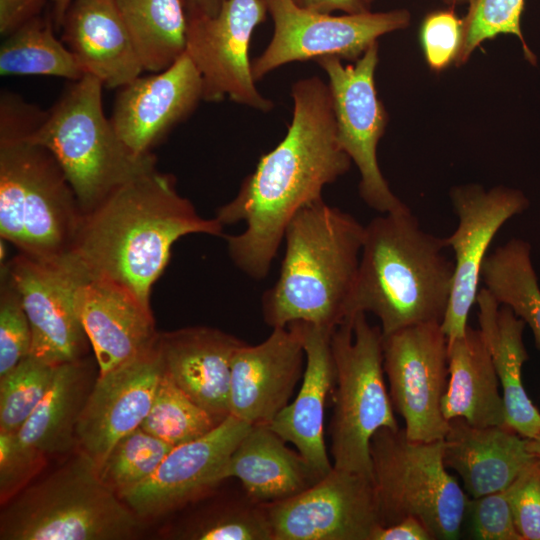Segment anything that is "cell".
<instances>
[{
    "label": "cell",
    "instance_id": "44",
    "mask_svg": "<svg viewBox=\"0 0 540 540\" xmlns=\"http://www.w3.org/2000/svg\"><path fill=\"white\" fill-rule=\"evenodd\" d=\"M47 0H0V33L6 37L30 19L41 15Z\"/></svg>",
    "mask_w": 540,
    "mask_h": 540
},
{
    "label": "cell",
    "instance_id": "15",
    "mask_svg": "<svg viewBox=\"0 0 540 540\" xmlns=\"http://www.w3.org/2000/svg\"><path fill=\"white\" fill-rule=\"evenodd\" d=\"M268 12L264 0H226L214 17H189L186 53L198 69L203 100L228 97L261 112L274 104L255 86L249 45Z\"/></svg>",
    "mask_w": 540,
    "mask_h": 540
},
{
    "label": "cell",
    "instance_id": "4",
    "mask_svg": "<svg viewBox=\"0 0 540 540\" xmlns=\"http://www.w3.org/2000/svg\"><path fill=\"white\" fill-rule=\"evenodd\" d=\"M365 226L323 199L288 224L280 273L261 298L271 328L304 322L334 330L348 319Z\"/></svg>",
    "mask_w": 540,
    "mask_h": 540
},
{
    "label": "cell",
    "instance_id": "48",
    "mask_svg": "<svg viewBox=\"0 0 540 540\" xmlns=\"http://www.w3.org/2000/svg\"><path fill=\"white\" fill-rule=\"evenodd\" d=\"M53 3L54 23L56 27H61L64 16L72 0H51Z\"/></svg>",
    "mask_w": 540,
    "mask_h": 540
},
{
    "label": "cell",
    "instance_id": "32",
    "mask_svg": "<svg viewBox=\"0 0 540 540\" xmlns=\"http://www.w3.org/2000/svg\"><path fill=\"white\" fill-rule=\"evenodd\" d=\"M0 74L48 75L76 81L85 73L54 35L52 21L39 15L5 37L0 47Z\"/></svg>",
    "mask_w": 540,
    "mask_h": 540
},
{
    "label": "cell",
    "instance_id": "5",
    "mask_svg": "<svg viewBox=\"0 0 540 540\" xmlns=\"http://www.w3.org/2000/svg\"><path fill=\"white\" fill-rule=\"evenodd\" d=\"M66 89L28 141L47 148L86 214L122 185L156 170L153 153L132 152L102 106V82L84 74Z\"/></svg>",
    "mask_w": 540,
    "mask_h": 540
},
{
    "label": "cell",
    "instance_id": "19",
    "mask_svg": "<svg viewBox=\"0 0 540 540\" xmlns=\"http://www.w3.org/2000/svg\"><path fill=\"white\" fill-rule=\"evenodd\" d=\"M305 362L299 322L272 328L259 344L245 342L232 359L230 415L251 426L269 425L289 403Z\"/></svg>",
    "mask_w": 540,
    "mask_h": 540
},
{
    "label": "cell",
    "instance_id": "8",
    "mask_svg": "<svg viewBox=\"0 0 540 540\" xmlns=\"http://www.w3.org/2000/svg\"><path fill=\"white\" fill-rule=\"evenodd\" d=\"M335 384L329 424L333 467L373 478L370 442L381 428H400L387 391L383 334L357 313L331 335Z\"/></svg>",
    "mask_w": 540,
    "mask_h": 540
},
{
    "label": "cell",
    "instance_id": "38",
    "mask_svg": "<svg viewBox=\"0 0 540 540\" xmlns=\"http://www.w3.org/2000/svg\"><path fill=\"white\" fill-rule=\"evenodd\" d=\"M0 377L30 355L32 332L21 297L7 272L1 271Z\"/></svg>",
    "mask_w": 540,
    "mask_h": 540
},
{
    "label": "cell",
    "instance_id": "30",
    "mask_svg": "<svg viewBox=\"0 0 540 540\" xmlns=\"http://www.w3.org/2000/svg\"><path fill=\"white\" fill-rule=\"evenodd\" d=\"M144 70L173 65L187 47L185 0H114Z\"/></svg>",
    "mask_w": 540,
    "mask_h": 540
},
{
    "label": "cell",
    "instance_id": "21",
    "mask_svg": "<svg viewBox=\"0 0 540 540\" xmlns=\"http://www.w3.org/2000/svg\"><path fill=\"white\" fill-rule=\"evenodd\" d=\"M244 343L219 329L193 326L159 333L157 350L163 373L222 422L230 415L232 359Z\"/></svg>",
    "mask_w": 540,
    "mask_h": 540
},
{
    "label": "cell",
    "instance_id": "51",
    "mask_svg": "<svg viewBox=\"0 0 540 540\" xmlns=\"http://www.w3.org/2000/svg\"><path fill=\"white\" fill-rule=\"evenodd\" d=\"M373 1H374V0H365V2H366L369 6H371V3H372Z\"/></svg>",
    "mask_w": 540,
    "mask_h": 540
},
{
    "label": "cell",
    "instance_id": "1",
    "mask_svg": "<svg viewBox=\"0 0 540 540\" xmlns=\"http://www.w3.org/2000/svg\"><path fill=\"white\" fill-rule=\"evenodd\" d=\"M291 96L285 137L216 212L224 226L245 224L241 233L226 237L227 249L234 265L254 280L267 277L292 218L323 199L324 187L352 163L338 141L328 84L317 76L303 78L292 85Z\"/></svg>",
    "mask_w": 540,
    "mask_h": 540
},
{
    "label": "cell",
    "instance_id": "6",
    "mask_svg": "<svg viewBox=\"0 0 540 540\" xmlns=\"http://www.w3.org/2000/svg\"><path fill=\"white\" fill-rule=\"evenodd\" d=\"M2 505L1 540H127L141 528L81 451Z\"/></svg>",
    "mask_w": 540,
    "mask_h": 540
},
{
    "label": "cell",
    "instance_id": "22",
    "mask_svg": "<svg viewBox=\"0 0 540 540\" xmlns=\"http://www.w3.org/2000/svg\"><path fill=\"white\" fill-rule=\"evenodd\" d=\"M76 308L99 374L137 358L157 343L159 332L151 308L116 283L89 279L76 292Z\"/></svg>",
    "mask_w": 540,
    "mask_h": 540
},
{
    "label": "cell",
    "instance_id": "12",
    "mask_svg": "<svg viewBox=\"0 0 540 540\" xmlns=\"http://www.w3.org/2000/svg\"><path fill=\"white\" fill-rule=\"evenodd\" d=\"M378 43L354 64L335 57L316 62L328 77L338 141L360 173L359 194L380 214L406 207L390 189L377 160V146L388 116L375 86Z\"/></svg>",
    "mask_w": 540,
    "mask_h": 540
},
{
    "label": "cell",
    "instance_id": "2",
    "mask_svg": "<svg viewBox=\"0 0 540 540\" xmlns=\"http://www.w3.org/2000/svg\"><path fill=\"white\" fill-rule=\"evenodd\" d=\"M223 229L178 193L173 175L156 169L122 185L83 214L71 252L90 279L116 283L151 308V289L174 243L189 234L223 236Z\"/></svg>",
    "mask_w": 540,
    "mask_h": 540
},
{
    "label": "cell",
    "instance_id": "3",
    "mask_svg": "<svg viewBox=\"0 0 540 540\" xmlns=\"http://www.w3.org/2000/svg\"><path fill=\"white\" fill-rule=\"evenodd\" d=\"M446 248L445 238L423 230L408 206L373 218L365 226L348 318L372 313L384 336L441 323L454 276Z\"/></svg>",
    "mask_w": 540,
    "mask_h": 540
},
{
    "label": "cell",
    "instance_id": "33",
    "mask_svg": "<svg viewBox=\"0 0 540 540\" xmlns=\"http://www.w3.org/2000/svg\"><path fill=\"white\" fill-rule=\"evenodd\" d=\"M174 535L186 540H272L263 503L242 487L236 495L193 514Z\"/></svg>",
    "mask_w": 540,
    "mask_h": 540
},
{
    "label": "cell",
    "instance_id": "47",
    "mask_svg": "<svg viewBox=\"0 0 540 540\" xmlns=\"http://www.w3.org/2000/svg\"><path fill=\"white\" fill-rule=\"evenodd\" d=\"M226 0H185L188 16L214 17Z\"/></svg>",
    "mask_w": 540,
    "mask_h": 540
},
{
    "label": "cell",
    "instance_id": "34",
    "mask_svg": "<svg viewBox=\"0 0 540 540\" xmlns=\"http://www.w3.org/2000/svg\"><path fill=\"white\" fill-rule=\"evenodd\" d=\"M220 423L163 373L140 427L174 447L204 436Z\"/></svg>",
    "mask_w": 540,
    "mask_h": 540
},
{
    "label": "cell",
    "instance_id": "50",
    "mask_svg": "<svg viewBox=\"0 0 540 540\" xmlns=\"http://www.w3.org/2000/svg\"><path fill=\"white\" fill-rule=\"evenodd\" d=\"M444 3L448 4L450 7H455L457 5H462V4H468L470 5L471 3H473L475 0H442Z\"/></svg>",
    "mask_w": 540,
    "mask_h": 540
},
{
    "label": "cell",
    "instance_id": "7",
    "mask_svg": "<svg viewBox=\"0 0 540 540\" xmlns=\"http://www.w3.org/2000/svg\"><path fill=\"white\" fill-rule=\"evenodd\" d=\"M82 212L61 166L28 140L0 141V236L19 253L53 259L71 251Z\"/></svg>",
    "mask_w": 540,
    "mask_h": 540
},
{
    "label": "cell",
    "instance_id": "16",
    "mask_svg": "<svg viewBox=\"0 0 540 540\" xmlns=\"http://www.w3.org/2000/svg\"><path fill=\"white\" fill-rule=\"evenodd\" d=\"M450 199L458 218L454 232L445 237L454 252V276L449 304L441 327L448 343L464 335L467 320L479 292L482 264L499 229L529 207L525 194L497 186L488 190L478 184L456 186Z\"/></svg>",
    "mask_w": 540,
    "mask_h": 540
},
{
    "label": "cell",
    "instance_id": "18",
    "mask_svg": "<svg viewBox=\"0 0 540 540\" xmlns=\"http://www.w3.org/2000/svg\"><path fill=\"white\" fill-rule=\"evenodd\" d=\"M162 374L156 343L148 352L98 375L76 427L77 448L96 467L117 441L141 426Z\"/></svg>",
    "mask_w": 540,
    "mask_h": 540
},
{
    "label": "cell",
    "instance_id": "29",
    "mask_svg": "<svg viewBox=\"0 0 540 540\" xmlns=\"http://www.w3.org/2000/svg\"><path fill=\"white\" fill-rule=\"evenodd\" d=\"M92 386L85 357L56 366L48 391L18 430L19 440L44 458L77 448L76 427Z\"/></svg>",
    "mask_w": 540,
    "mask_h": 540
},
{
    "label": "cell",
    "instance_id": "14",
    "mask_svg": "<svg viewBox=\"0 0 540 540\" xmlns=\"http://www.w3.org/2000/svg\"><path fill=\"white\" fill-rule=\"evenodd\" d=\"M263 506L272 540H371L382 526L373 478L334 467L305 491Z\"/></svg>",
    "mask_w": 540,
    "mask_h": 540
},
{
    "label": "cell",
    "instance_id": "49",
    "mask_svg": "<svg viewBox=\"0 0 540 540\" xmlns=\"http://www.w3.org/2000/svg\"><path fill=\"white\" fill-rule=\"evenodd\" d=\"M528 450L540 460V433L537 437L532 439H527Z\"/></svg>",
    "mask_w": 540,
    "mask_h": 540
},
{
    "label": "cell",
    "instance_id": "20",
    "mask_svg": "<svg viewBox=\"0 0 540 540\" xmlns=\"http://www.w3.org/2000/svg\"><path fill=\"white\" fill-rule=\"evenodd\" d=\"M200 100L202 78L185 52L169 68L122 86L110 120L123 143L144 155L189 117Z\"/></svg>",
    "mask_w": 540,
    "mask_h": 540
},
{
    "label": "cell",
    "instance_id": "45",
    "mask_svg": "<svg viewBox=\"0 0 540 540\" xmlns=\"http://www.w3.org/2000/svg\"><path fill=\"white\" fill-rule=\"evenodd\" d=\"M371 540H434L424 523L415 516H408L394 524L380 526Z\"/></svg>",
    "mask_w": 540,
    "mask_h": 540
},
{
    "label": "cell",
    "instance_id": "9",
    "mask_svg": "<svg viewBox=\"0 0 540 540\" xmlns=\"http://www.w3.org/2000/svg\"><path fill=\"white\" fill-rule=\"evenodd\" d=\"M382 526L420 519L433 539L458 538L469 499L444 462V439L408 438L404 428H381L370 442Z\"/></svg>",
    "mask_w": 540,
    "mask_h": 540
},
{
    "label": "cell",
    "instance_id": "27",
    "mask_svg": "<svg viewBox=\"0 0 540 540\" xmlns=\"http://www.w3.org/2000/svg\"><path fill=\"white\" fill-rule=\"evenodd\" d=\"M448 383L441 408L446 420L476 427L504 426L505 406L489 346L480 329L467 326L448 343Z\"/></svg>",
    "mask_w": 540,
    "mask_h": 540
},
{
    "label": "cell",
    "instance_id": "31",
    "mask_svg": "<svg viewBox=\"0 0 540 540\" xmlns=\"http://www.w3.org/2000/svg\"><path fill=\"white\" fill-rule=\"evenodd\" d=\"M484 288L509 307L532 331L540 351V287L531 259V245L512 238L487 255L481 268Z\"/></svg>",
    "mask_w": 540,
    "mask_h": 540
},
{
    "label": "cell",
    "instance_id": "46",
    "mask_svg": "<svg viewBox=\"0 0 540 540\" xmlns=\"http://www.w3.org/2000/svg\"><path fill=\"white\" fill-rule=\"evenodd\" d=\"M297 6L321 13L343 11L346 14L362 13L370 10L365 0H292Z\"/></svg>",
    "mask_w": 540,
    "mask_h": 540
},
{
    "label": "cell",
    "instance_id": "39",
    "mask_svg": "<svg viewBox=\"0 0 540 540\" xmlns=\"http://www.w3.org/2000/svg\"><path fill=\"white\" fill-rule=\"evenodd\" d=\"M463 18L449 9L428 13L420 27V42L431 70L440 72L455 64L463 41Z\"/></svg>",
    "mask_w": 540,
    "mask_h": 540
},
{
    "label": "cell",
    "instance_id": "10",
    "mask_svg": "<svg viewBox=\"0 0 540 540\" xmlns=\"http://www.w3.org/2000/svg\"><path fill=\"white\" fill-rule=\"evenodd\" d=\"M274 31L252 62L255 81L282 65L335 57L356 61L378 38L410 24L406 9L333 16L297 6L292 0H264Z\"/></svg>",
    "mask_w": 540,
    "mask_h": 540
},
{
    "label": "cell",
    "instance_id": "42",
    "mask_svg": "<svg viewBox=\"0 0 540 540\" xmlns=\"http://www.w3.org/2000/svg\"><path fill=\"white\" fill-rule=\"evenodd\" d=\"M515 526L523 540H540V460L510 485Z\"/></svg>",
    "mask_w": 540,
    "mask_h": 540
},
{
    "label": "cell",
    "instance_id": "25",
    "mask_svg": "<svg viewBox=\"0 0 540 540\" xmlns=\"http://www.w3.org/2000/svg\"><path fill=\"white\" fill-rule=\"evenodd\" d=\"M537 460L527 439L506 425L476 427L460 417L449 420L444 462L472 499L507 488Z\"/></svg>",
    "mask_w": 540,
    "mask_h": 540
},
{
    "label": "cell",
    "instance_id": "24",
    "mask_svg": "<svg viewBox=\"0 0 540 540\" xmlns=\"http://www.w3.org/2000/svg\"><path fill=\"white\" fill-rule=\"evenodd\" d=\"M62 40L85 74L121 88L144 70L114 0H72Z\"/></svg>",
    "mask_w": 540,
    "mask_h": 540
},
{
    "label": "cell",
    "instance_id": "37",
    "mask_svg": "<svg viewBox=\"0 0 540 540\" xmlns=\"http://www.w3.org/2000/svg\"><path fill=\"white\" fill-rule=\"evenodd\" d=\"M524 0H475L463 17V41L456 60L457 67L465 64L473 51L485 40L500 34H512L520 41L525 58L536 64L521 30Z\"/></svg>",
    "mask_w": 540,
    "mask_h": 540
},
{
    "label": "cell",
    "instance_id": "17",
    "mask_svg": "<svg viewBox=\"0 0 540 540\" xmlns=\"http://www.w3.org/2000/svg\"><path fill=\"white\" fill-rule=\"evenodd\" d=\"M251 425L229 415L204 436L174 446L156 471L120 498L142 520L159 517L208 494Z\"/></svg>",
    "mask_w": 540,
    "mask_h": 540
},
{
    "label": "cell",
    "instance_id": "35",
    "mask_svg": "<svg viewBox=\"0 0 540 540\" xmlns=\"http://www.w3.org/2000/svg\"><path fill=\"white\" fill-rule=\"evenodd\" d=\"M173 448L141 427L122 437L97 467L102 482L119 497L146 481Z\"/></svg>",
    "mask_w": 540,
    "mask_h": 540
},
{
    "label": "cell",
    "instance_id": "13",
    "mask_svg": "<svg viewBox=\"0 0 540 540\" xmlns=\"http://www.w3.org/2000/svg\"><path fill=\"white\" fill-rule=\"evenodd\" d=\"M383 368L408 438L444 439L449 421L441 402L449 372L448 340L441 323L417 324L383 335Z\"/></svg>",
    "mask_w": 540,
    "mask_h": 540
},
{
    "label": "cell",
    "instance_id": "36",
    "mask_svg": "<svg viewBox=\"0 0 540 540\" xmlns=\"http://www.w3.org/2000/svg\"><path fill=\"white\" fill-rule=\"evenodd\" d=\"M55 368L29 355L0 377V432H18L48 391Z\"/></svg>",
    "mask_w": 540,
    "mask_h": 540
},
{
    "label": "cell",
    "instance_id": "41",
    "mask_svg": "<svg viewBox=\"0 0 540 540\" xmlns=\"http://www.w3.org/2000/svg\"><path fill=\"white\" fill-rule=\"evenodd\" d=\"M44 457L27 448L17 433L0 432V498L4 504L24 487L44 463Z\"/></svg>",
    "mask_w": 540,
    "mask_h": 540
},
{
    "label": "cell",
    "instance_id": "43",
    "mask_svg": "<svg viewBox=\"0 0 540 540\" xmlns=\"http://www.w3.org/2000/svg\"><path fill=\"white\" fill-rule=\"evenodd\" d=\"M47 111L27 103L18 94L0 97V141L29 140L45 120Z\"/></svg>",
    "mask_w": 540,
    "mask_h": 540
},
{
    "label": "cell",
    "instance_id": "11",
    "mask_svg": "<svg viewBox=\"0 0 540 540\" xmlns=\"http://www.w3.org/2000/svg\"><path fill=\"white\" fill-rule=\"evenodd\" d=\"M30 322V356L51 366L85 357L89 339L76 308V292L90 279L71 252L53 259L19 253L4 263Z\"/></svg>",
    "mask_w": 540,
    "mask_h": 540
},
{
    "label": "cell",
    "instance_id": "40",
    "mask_svg": "<svg viewBox=\"0 0 540 540\" xmlns=\"http://www.w3.org/2000/svg\"><path fill=\"white\" fill-rule=\"evenodd\" d=\"M511 488L469 500L473 535L481 540H523L518 532L511 507Z\"/></svg>",
    "mask_w": 540,
    "mask_h": 540
},
{
    "label": "cell",
    "instance_id": "26",
    "mask_svg": "<svg viewBox=\"0 0 540 540\" xmlns=\"http://www.w3.org/2000/svg\"><path fill=\"white\" fill-rule=\"evenodd\" d=\"M269 425H252L233 450L221 480L236 478L258 503L291 498L322 477L296 450L290 449Z\"/></svg>",
    "mask_w": 540,
    "mask_h": 540
},
{
    "label": "cell",
    "instance_id": "28",
    "mask_svg": "<svg viewBox=\"0 0 540 540\" xmlns=\"http://www.w3.org/2000/svg\"><path fill=\"white\" fill-rule=\"evenodd\" d=\"M479 329L485 337L502 389L506 424L526 439L540 433V411L528 397L522 382V367L529 359L523 342L525 322L507 306L499 305L480 288Z\"/></svg>",
    "mask_w": 540,
    "mask_h": 540
},
{
    "label": "cell",
    "instance_id": "23",
    "mask_svg": "<svg viewBox=\"0 0 540 540\" xmlns=\"http://www.w3.org/2000/svg\"><path fill=\"white\" fill-rule=\"evenodd\" d=\"M306 355L300 390L272 420L269 427L296 450L321 475L332 468L324 440L326 403L335 384L331 350L333 330L299 322Z\"/></svg>",
    "mask_w": 540,
    "mask_h": 540
}]
</instances>
